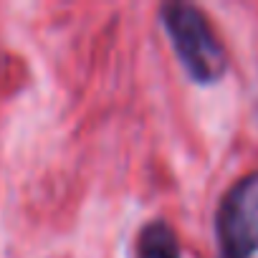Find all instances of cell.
<instances>
[{"label":"cell","mask_w":258,"mask_h":258,"mask_svg":"<svg viewBox=\"0 0 258 258\" xmlns=\"http://www.w3.org/2000/svg\"><path fill=\"white\" fill-rule=\"evenodd\" d=\"M160 21L190 79L198 84H215L225 74V48L200 8L190 3H167L160 8Z\"/></svg>","instance_id":"cell-1"},{"label":"cell","mask_w":258,"mask_h":258,"mask_svg":"<svg viewBox=\"0 0 258 258\" xmlns=\"http://www.w3.org/2000/svg\"><path fill=\"white\" fill-rule=\"evenodd\" d=\"M218 258L258 255V172L243 175L220 198L215 213Z\"/></svg>","instance_id":"cell-2"},{"label":"cell","mask_w":258,"mask_h":258,"mask_svg":"<svg viewBox=\"0 0 258 258\" xmlns=\"http://www.w3.org/2000/svg\"><path fill=\"white\" fill-rule=\"evenodd\" d=\"M137 255L140 258H180V243H177L175 230L162 220L150 223L140 233Z\"/></svg>","instance_id":"cell-3"}]
</instances>
